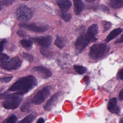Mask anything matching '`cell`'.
Returning <instances> with one entry per match:
<instances>
[{"mask_svg":"<svg viewBox=\"0 0 123 123\" xmlns=\"http://www.w3.org/2000/svg\"><path fill=\"white\" fill-rule=\"evenodd\" d=\"M37 85L36 78L33 75L22 77L15 82L9 89V91L15 92V93L23 95L31 90Z\"/></svg>","mask_w":123,"mask_h":123,"instance_id":"cell-1","label":"cell"},{"mask_svg":"<svg viewBox=\"0 0 123 123\" xmlns=\"http://www.w3.org/2000/svg\"><path fill=\"white\" fill-rule=\"evenodd\" d=\"M107 50V46L106 44H96L90 48L89 56L92 59L97 60L103 56Z\"/></svg>","mask_w":123,"mask_h":123,"instance_id":"cell-2","label":"cell"},{"mask_svg":"<svg viewBox=\"0 0 123 123\" xmlns=\"http://www.w3.org/2000/svg\"><path fill=\"white\" fill-rule=\"evenodd\" d=\"M16 15L17 19L19 22L25 23L31 19L33 16V13L31 9L27 6L22 5L17 8Z\"/></svg>","mask_w":123,"mask_h":123,"instance_id":"cell-3","label":"cell"},{"mask_svg":"<svg viewBox=\"0 0 123 123\" xmlns=\"http://www.w3.org/2000/svg\"><path fill=\"white\" fill-rule=\"evenodd\" d=\"M22 99L21 95L15 93L10 94L9 97L2 102V106L7 109H14L18 107Z\"/></svg>","mask_w":123,"mask_h":123,"instance_id":"cell-4","label":"cell"},{"mask_svg":"<svg viewBox=\"0 0 123 123\" xmlns=\"http://www.w3.org/2000/svg\"><path fill=\"white\" fill-rule=\"evenodd\" d=\"M56 2L61 10L62 18L65 22L69 21L71 18L70 13L68 12L72 5L71 1L69 0H56Z\"/></svg>","mask_w":123,"mask_h":123,"instance_id":"cell-5","label":"cell"},{"mask_svg":"<svg viewBox=\"0 0 123 123\" xmlns=\"http://www.w3.org/2000/svg\"><path fill=\"white\" fill-rule=\"evenodd\" d=\"M50 86H46L38 91L31 99V103L37 105L42 103L48 97L50 93Z\"/></svg>","mask_w":123,"mask_h":123,"instance_id":"cell-6","label":"cell"},{"mask_svg":"<svg viewBox=\"0 0 123 123\" xmlns=\"http://www.w3.org/2000/svg\"><path fill=\"white\" fill-rule=\"evenodd\" d=\"M22 64V61L18 57H14L12 59L3 62L1 64V67L6 70H17L19 68Z\"/></svg>","mask_w":123,"mask_h":123,"instance_id":"cell-7","label":"cell"},{"mask_svg":"<svg viewBox=\"0 0 123 123\" xmlns=\"http://www.w3.org/2000/svg\"><path fill=\"white\" fill-rule=\"evenodd\" d=\"M90 42V40L86 33L80 35L77 38L75 42L76 50L78 53H81Z\"/></svg>","mask_w":123,"mask_h":123,"instance_id":"cell-8","label":"cell"},{"mask_svg":"<svg viewBox=\"0 0 123 123\" xmlns=\"http://www.w3.org/2000/svg\"><path fill=\"white\" fill-rule=\"evenodd\" d=\"M62 95L63 93L62 92H58L53 95L44 105V110L47 111H50L53 106L59 101L60 98L62 96Z\"/></svg>","mask_w":123,"mask_h":123,"instance_id":"cell-9","label":"cell"},{"mask_svg":"<svg viewBox=\"0 0 123 123\" xmlns=\"http://www.w3.org/2000/svg\"><path fill=\"white\" fill-rule=\"evenodd\" d=\"M19 26L21 28L37 33L45 32L48 29V26L47 25H37L34 24H20Z\"/></svg>","mask_w":123,"mask_h":123,"instance_id":"cell-10","label":"cell"},{"mask_svg":"<svg viewBox=\"0 0 123 123\" xmlns=\"http://www.w3.org/2000/svg\"><path fill=\"white\" fill-rule=\"evenodd\" d=\"M31 39L43 48H48L52 42V37L50 36L33 37Z\"/></svg>","mask_w":123,"mask_h":123,"instance_id":"cell-11","label":"cell"},{"mask_svg":"<svg viewBox=\"0 0 123 123\" xmlns=\"http://www.w3.org/2000/svg\"><path fill=\"white\" fill-rule=\"evenodd\" d=\"M32 70L37 72L43 78H49L52 75V73L49 70L42 66H35L32 68Z\"/></svg>","mask_w":123,"mask_h":123,"instance_id":"cell-12","label":"cell"},{"mask_svg":"<svg viewBox=\"0 0 123 123\" xmlns=\"http://www.w3.org/2000/svg\"><path fill=\"white\" fill-rule=\"evenodd\" d=\"M98 32V26L96 24H93L88 28L86 34L89 38L90 42L95 41L97 39L96 36Z\"/></svg>","mask_w":123,"mask_h":123,"instance_id":"cell-13","label":"cell"},{"mask_svg":"<svg viewBox=\"0 0 123 123\" xmlns=\"http://www.w3.org/2000/svg\"><path fill=\"white\" fill-rule=\"evenodd\" d=\"M107 109L112 113H119L120 108L117 105V99L116 98H113L109 100L107 105Z\"/></svg>","mask_w":123,"mask_h":123,"instance_id":"cell-14","label":"cell"},{"mask_svg":"<svg viewBox=\"0 0 123 123\" xmlns=\"http://www.w3.org/2000/svg\"><path fill=\"white\" fill-rule=\"evenodd\" d=\"M74 2V10L76 15L79 14L84 8V4L82 0H73Z\"/></svg>","mask_w":123,"mask_h":123,"instance_id":"cell-15","label":"cell"},{"mask_svg":"<svg viewBox=\"0 0 123 123\" xmlns=\"http://www.w3.org/2000/svg\"><path fill=\"white\" fill-rule=\"evenodd\" d=\"M123 29L121 28H117L112 30L107 36L106 38V41L107 42H109L115 37H116L118 35L121 33L123 31Z\"/></svg>","mask_w":123,"mask_h":123,"instance_id":"cell-16","label":"cell"},{"mask_svg":"<svg viewBox=\"0 0 123 123\" xmlns=\"http://www.w3.org/2000/svg\"><path fill=\"white\" fill-rule=\"evenodd\" d=\"M110 5L113 8H119L123 6V0H110Z\"/></svg>","mask_w":123,"mask_h":123,"instance_id":"cell-17","label":"cell"},{"mask_svg":"<svg viewBox=\"0 0 123 123\" xmlns=\"http://www.w3.org/2000/svg\"><path fill=\"white\" fill-rule=\"evenodd\" d=\"M55 44L58 48L61 49L65 46V41L63 37L57 36L55 41Z\"/></svg>","mask_w":123,"mask_h":123,"instance_id":"cell-18","label":"cell"},{"mask_svg":"<svg viewBox=\"0 0 123 123\" xmlns=\"http://www.w3.org/2000/svg\"><path fill=\"white\" fill-rule=\"evenodd\" d=\"M37 114L36 112H33L28 116H26L25 118H24L22 120L20 121V122L23 123H31L36 118Z\"/></svg>","mask_w":123,"mask_h":123,"instance_id":"cell-19","label":"cell"},{"mask_svg":"<svg viewBox=\"0 0 123 123\" xmlns=\"http://www.w3.org/2000/svg\"><path fill=\"white\" fill-rule=\"evenodd\" d=\"M20 43L22 47L25 49H30L33 44V41L30 39H24L20 41Z\"/></svg>","mask_w":123,"mask_h":123,"instance_id":"cell-20","label":"cell"},{"mask_svg":"<svg viewBox=\"0 0 123 123\" xmlns=\"http://www.w3.org/2000/svg\"><path fill=\"white\" fill-rule=\"evenodd\" d=\"M15 0H0V10L13 3Z\"/></svg>","mask_w":123,"mask_h":123,"instance_id":"cell-21","label":"cell"},{"mask_svg":"<svg viewBox=\"0 0 123 123\" xmlns=\"http://www.w3.org/2000/svg\"><path fill=\"white\" fill-rule=\"evenodd\" d=\"M74 71L80 74H83L87 70L86 67L83 66H80V65H74Z\"/></svg>","mask_w":123,"mask_h":123,"instance_id":"cell-22","label":"cell"},{"mask_svg":"<svg viewBox=\"0 0 123 123\" xmlns=\"http://www.w3.org/2000/svg\"><path fill=\"white\" fill-rule=\"evenodd\" d=\"M30 102L28 101L25 102L21 107V110L23 112H26L30 110Z\"/></svg>","mask_w":123,"mask_h":123,"instance_id":"cell-23","label":"cell"},{"mask_svg":"<svg viewBox=\"0 0 123 123\" xmlns=\"http://www.w3.org/2000/svg\"><path fill=\"white\" fill-rule=\"evenodd\" d=\"M22 55L24 59H25L26 60L29 61V62H32L33 61L34 58L31 54H30L26 53V52H23L22 54Z\"/></svg>","mask_w":123,"mask_h":123,"instance_id":"cell-24","label":"cell"},{"mask_svg":"<svg viewBox=\"0 0 123 123\" xmlns=\"http://www.w3.org/2000/svg\"><path fill=\"white\" fill-rule=\"evenodd\" d=\"M17 120V117L15 115H13L9 117L8 119H6V120L5 121V122L7 123H15Z\"/></svg>","mask_w":123,"mask_h":123,"instance_id":"cell-25","label":"cell"},{"mask_svg":"<svg viewBox=\"0 0 123 123\" xmlns=\"http://www.w3.org/2000/svg\"><path fill=\"white\" fill-rule=\"evenodd\" d=\"M9 58V57L7 55L0 53V62H5L7 60H8Z\"/></svg>","mask_w":123,"mask_h":123,"instance_id":"cell-26","label":"cell"},{"mask_svg":"<svg viewBox=\"0 0 123 123\" xmlns=\"http://www.w3.org/2000/svg\"><path fill=\"white\" fill-rule=\"evenodd\" d=\"M103 26H104V32L105 31L108 30L109 28H111V23L107 21H104L103 23Z\"/></svg>","mask_w":123,"mask_h":123,"instance_id":"cell-27","label":"cell"},{"mask_svg":"<svg viewBox=\"0 0 123 123\" xmlns=\"http://www.w3.org/2000/svg\"><path fill=\"white\" fill-rule=\"evenodd\" d=\"M12 76H8V77H5L1 78H0V82H4V83H8L9 82L12 78Z\"/></svg>","mask_w":123,"mask_h":123,"instance_id":"cell-28","label":"cell"},{"mask_svg":"<svg viewBox=\"0 0 123 123\" xmlns=\"http://www.w3.org/2000/svg\"><path fill=\"white\" fill-rule=\"evenodd\" d=\"M17 33L19 36L22 37H25L27 36L26 33L22 30H18L17 31Z\"/></svg>","mask_w":123,"mask_h":123,"instance_id":"cell-29","label":"cell"},{"mask_svg":"<svg viewBox=\"0 0 123 123\" xmlns=\"http://www.w3.org/2000/svg\"><path fill=\"white\" fill-rule=\"evenodd\" d=\"M6 40H3L0 42V52H1L3 49L4 45L6 43Z\"/></svg>","mask_w":123,"mask_h":123,"instance_id":"cell-30","label":"cell"},{"mask_svg":"<svg viewBox=\"0 0 123 123\" xmlns=\"http://www.w3.org/2000/svg\"><path fill=\"white\" fill-rule=\"evenodd\" d=\"M118 77L121 80H123V69L120 70L118 73Z\"/></svg>","mask_w":123,"mask_h":123,"instance_id":"cell-31","label":"cell"},{"mask_svg":"<svg viewBox=\"0 0 123 123\" xmlns=\"http://www.w3.org/2000/svg\"><path fill=\"white\" fill-rule=\"evenodd\" d=\"M116 43H123V34L122 35L121 37L115 41Z\"/></svg>","mask_w":123,"mask_h":123,"instance_id":"cell-32","label":"cell"},{"mask_svg":"<svg viewBox=\"0 0 123 123\" xmlns=\"http://www.w3.org/2000/svg\"><path fill=\"white\" fill-rule=\"evenodd\" d=\"M119 96L121 100H123V89L120 91Z\"/></svg>","mask_w":123,"mask_h":123,"instance_id":"cell-33","label":"cell"},{"mask_svg":"<svg viewBox=\"0 0 123 123\" xmlns=\"http://www.w3.org/2000/svg\"><path fill=\"white\" fill-rule=\"evenodd\" d=\"M44 122H45L44 119L43 118H40L37 121V123H44Z\"/></svg>","mask_w":123,"mask_h":123,"instance_id":"cell-34","label":"cell"},{"mask_svg":"<svg viewBox=\"0 0 123 123\" xmlns=\"http://www.w3.org/2000/svg\"><path fill=\"white\" fill-rule=\"evenodd\" d=\"M86 1H87V2H93V1H95L96 0H85Z\"/></svg>","mask_w":123,"mask_h":123,"instance_id":"cell-35","label":"cell"},{"mask_svg":"<svg viewBox=\"0 0 123 123\" xmlns=\"http://www.w3.org/2000/svg\"><path fill=\"white\" fill-rule=\"evenodd\" d=\"M120 123H123V117H122L121 118L120 121Z\"/></svg>","mask_w":123,"mask_h":123,"instance_id":"cell-36","label":"cell"},{"mask_svg":"<svg viewBox=\"0 0 123 123\" xmlns=\"http://www.w3.org/2000/svg\"></svg>","mask_w":123,"mask_h":123,"instance_id":"cell-37","label":"cell"}]
</instances>
